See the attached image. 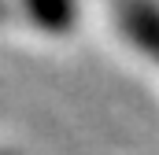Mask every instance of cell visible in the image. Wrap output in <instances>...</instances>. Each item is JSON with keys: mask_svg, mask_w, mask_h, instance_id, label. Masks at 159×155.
<instances>
[{"mask_svg": "<svg viewBox=\"0 0 159 155\" xmlns=\"http://www.w3.org/2000/svg\"><path fill=\"white\" fill-rule=\"evenodd\" d=\"M122 30L144 55H152L159 63V4L152 0H122L119 7Z\"/></svg>", "mask_w": 159, "mask_h": 155, "instance_id": "cell-1", "label": "cell"}, {"mask_svg": "<svg viewBox=\"0 0 159 155\" xmlns=\"http://www.w3.org/2000/svg\"><path fill=\"white\" fill-rule=\"evenodd\" d=\"M26 7L34 11V19L44 22L48 30H63L74 19V4L70 0H26Z\"/></svg>", "mask_w": 159, "mask_h": 155, "instance_id": "cell-2", "label": "cell"}, {"mask_svg": "<svg viewBox=\"0 0 159 155\" xmlns=\"http://www.w3.org/2000/svg\"><path fill=\"white\" fill-rule=\"evenodd\" d=\"M4 11H7V4H4V0H0V15H4Z\"/></svg>", "mask_w": 159, "mask_h": 155, "instance_id": "cell-3", "label": "cell"}]
</instances>
